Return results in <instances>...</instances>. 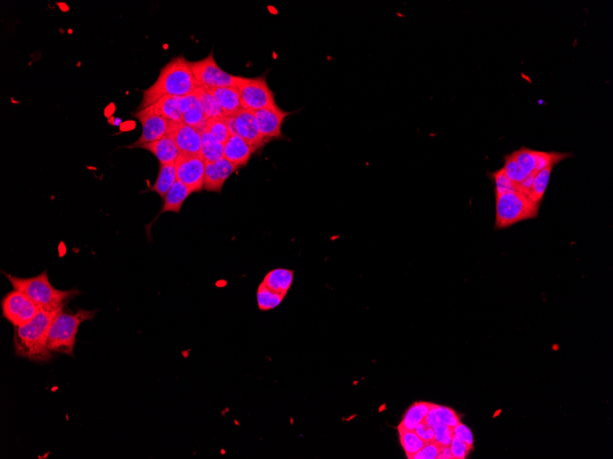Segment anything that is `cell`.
Wrapping results in <instances>:
<instances>
[{
    "label": "cell",
    "instance_id": "obj_38",
    "mask_svg": "<svg viewBox=\"0 0 613 459\" xmlns=\"http://www.w3.org/2000/svg\"><path fill=\"white\" fill-rule=\"evenodd\" d=\"M414 431L416 432V434L419 435L420 438L425 443L432 442L434 441V428H432L430 425H428L427 423L423 421L420 423L419 425L417 426Z\"/></svg>",
    "mask_w": 613,
    "mask_h": 459
},
{
    "label": "cell",
    "instance_id": "obj_2",
    "mask_svg": "<svg viewBox=\"0 0 613 459\" xmlns=\"http://www.w3.org/2000/svg\"><path fill=\"white\" fill-rule=\"evenodd\" d=\"M59 312L41 309L29 324L15 327L13 343L17 356L34 362L51 360L53 354L47 346V340L53 320Z\"/></svg>",
    "mask_w": 613,
    "mask_h": 459
},
{
    "label": "cell",
    "instance_id": "obj_24",
    "mask_svg": "<svg viewBox=\"0 0 613 459\" xmlns=\"http://www.w3.org/2000/svg\"><path fill=\"white\" fill-rule=\"evenodd\" d=\"M432 404H434L427 402H418L411 405L406 411L398 429L414 430L420 423L425 421L426 416L430 411Z\"/></svg>",
    "mask_w": 613,
    "mask_h": 459
},
{
    "label": "cell",
    "instance_id": "obj_8",
    "mask_svg": "<svg viewBox=\"0 0 613 459\" xmlns=\"http://www.w3.org/2000/svg\"><path fill=\"white\" fill-rule=\"evenodd\" d=\"M3 318L14 327L29 324L39 313L41 308L23 292L13 290L1 301Z\"/></svg>",
    "mask_w": 613,
    "mask_h": 459
},
{
    "label": "cell",
    "instance_id": "obj_33",
    "mask_svg": "<svg viewBox=\"0 0 613 459\" xmlns=\"http://www.w3.org/2000/svg\"><path fill=\"white\" fill-rule=\"evenodd\" d=\"M488 176L493 180L495 183V192H503L508 191H520L519 185L514 182H511L506 176L503 169L494 171V173L488 174Z\"/></svg>",
    "mask_w": 613,
    "mask_h": 459
},
{
    "label": "cell",
    "instance_id": "obj_3",
    "mask_svg": "<svg viewBox=\"0 0 613 459\" xmlns=\"http://www.w3.org/2000/svg\"><path fill=\"white\" fill-rule=\"evenodd\" d=\"M5 276L10 281L14 290L28 296L41 309L51 311V312L63 310L67 302L81 294L76 289L67 290V291L56 289L50 283L46 271L41 272L38 276L32 278L16 277L8 274H5Z\"/></svg>",
    "mask_w": 613,
    "mask_h": 459
},
{
    "label": "cell",
    "instance_id": "obj_25",
    "mask_svg": "<svg viewBox=\"0 0 613 459\" xmlns=\"http://www.w3.org/2000/svg\"><path fill=\"white\" fill-rule=\"evenodd\" d=\"M201 133V156L206 162H216L223 158L224 145L219 142L207 129Z\"/></svg>",
    "mask_w": 613,
    "mask_h": 459
},
{
    "label": "cell",
    "instance_id": "obj_6",
    "mask_svg": "<svg viewBox=\"0 0 613 459\" xmlns=\"http://www.w3.org/2000/svg\"><path fill=\"white\" fill-rule=\"evenodd\" d=\"M236 88L244 109L257 111L277 106L275 93L269 87L266 75L254 78L242 77Z\"/></svg>",
    "mask_w": 613,
    "mask_h": 459
},
{
    "label": "cell",
    "instance_id": "obj_26",
    "mask_svg": "<svg viewBox=\"0 0 613 459\" xmlns=\"http://www.w3.org/2000/svg\"><path fill=\"white\" fill-rule=\"evenodd\" d=\"M425 422L432 426L437 423H443L454 428L460 422V417L452 408L432 404L430 411L426 416Z\"/></svg>",
    "mask_w": 613,
    "mask_h": 459
},
{
    "label": "cell",
    "instance_id": "obj_11",
    "mask_svg": "<svg viewBox=\"0 0 613 459\" xmlns=\"http://www.w3.org/2000/svg\"><path fill=\"white\" fill-rule=\"evenodd\" d=\"M206 161L201 154L180 153L176 161L177 181L188 186L192 192L204 189Z\"/></svg>",
    "mask_w": 613,
    "mask_h": 459
},
{
    "label": "cell",
    "instance_id": "obj_19",
    "mask_svg": "<svg viewBox=\"0 0 613 459\" xmlns=\"http://www.w3.org/2000/svg\"><path fill=\"white\" fill-rule=\"evenodd\" d=\"M214 97L221 106L224 117H229L244 108L242 106L240 94L235 87L206 88Z\"/></svg>",
    "mask_w": 613,
    "mask_h": 459
},
{
    "label": "cell",
    "instance_id": "obj_7",
    "mask_svg": "<svg viewBox=\"0 0 613 459\" xmlns=\"http://www.w3.org/2000/svg\"><path fill=\"white\" fill-rule=\"evenodd\" d=\"M192 72L198 85L205 88L237 87L242 76L224 72L216 63L213 52L208 57L197 62H189Z\"/></svg>",
    "mask_w": 613,
    "mask_h": 459
},
{
    "label": "cell",
    "instance_id": "obj_9",
    "mask_svg": "<svg viewBox=\"0 0 613 459\" xmlns=\"http://www.w3.org/2000/svg\"><path fill=\"white\" fill-rule=\"evenodd\" d=\"M521 169L526 176H535L538 171L552 165H558L565 160L572 158L571 153L543 152L522 147L512 153Z\"/></svg>",
    "mask_w": 613,
    "mask_h": 459
},
{
    "label": "cell",
    "instance_id": "obj_4",
    "mask_svg": "<svg viewBox=\"0 0 613 459\" xmlns=\"http://www.w3.org/2000/svg\"><path fill=\"white\" fill-rule=\"evenodd\" d=\"M97 313V310L78 309L75 313L64 308L61 310L53 318L50 327L47 340L50 352L53 355L64 354L73 356L80 325L87 320L94 319Z\"/></svg>",
    "mask_w": 613,
    "mask_h": 459
},
{
    "label": "cell",
    "instance_id": "obj_39",
    "mask_svg": "<svg viewBox=\"0 0 613 459\" xmlns=\"http://www.w3.org/2000/svg\"><path fill=\"white\" fill-rule=\"evenodd\" d=\"M438 459H454L453 458L451 449H450V446H441L439 456H438Z\"/></svg>",
    "mask_w": 613,
    "mask_h": 459
},
{
    "label": "cell",
    "instance_id": "obj_13",
    "mask_svg": "<svg viewBox=\"0 0 613 459\" xmlns=\"http://www.w3.org/2000/svg\"><path fill=\"white\" fill-rule=\"evenodd\" d=\"M262 138L266 144L272 141L285 140L282 126L286 118L293 114L281 109L280 106L254 111Z\"/></svg>",
    "mask_w": 613,
    "mask_h": 459
},
{
    "label": "cell",
    "instance_id": "obj_10",
    "mask_svg": "<svg viewBox=\"0 0 613 459\" xmlns=\"http://www.w3.org/2000/svg\"><path fill=\"white\" fill-rule=\"evenodd\" d=\"M225 121L230 135H238L244 139L253 148L254 153L263 149L266 142L260 133L254 111L242 108L235 115L225 117Z\"/></svg>",
    "mask_w": 613,
    "mask_h": 459
},
{
    "label": "cell",
    "instance_id": "obj_18",
    "mask_svg": "<svg viewBox=\"0 0 613 459\" xmlns=\"http://www.w3.org/2000/svg\"><path fill=\"white\" fill-rule=\"evenodd\" d=\"M254 153L253 148L238 135H230L229 140L224 144L223 158L240 168L248 164L252 154Z\"/></svg>",
    "mask_w": 613,
    "mask_h": 459
},
{
    "label": "cell",
    "instance_id": "obj_1",
    "mask_svg": "<svg viewBox=\"0 0 613 459\" xmlns=\"http://www.w3.org/2000/svg\"><path fill=\"white\" fill-rule=\"evenodd\" d=\"M200 87L192 72L191 64L185 56L172 58L160 70L155 84L145 90L138 111L152 106L165 97H185L193 93Z\"/></svg>",
    "mask_w": 613,
    "mask_h": 459
},
{
    "label": "cell",
    "instance_id": "obj_37",
    "mask_svg": "<svg viewBox=\"0 0 613 459\" xmlns=\"http://www.w3.org/2000/svg\"><path fill=\"white\" fill-rule=\"evenodd\" d=\"M454 430V437L463 441L467 445L474 446V437L472 432L464 423H459L457 426L453 428Z\"/></svg>",
    "mask_w": 613,
    "mask_h": 459
},
{
    "label": "cell",
    "instance_id": "obj_20",
    "mask_svg": "<svg viewBox=\"0 0 613 459\" xmlns=\"http://www.w3.org/2000/svg\"><path fill=\"white\" fill-rule=\"evenodd\" d=\"M294 279V271L291 269L278 268L269 271L262 281L263 285L277 294L286 296Z\"/></svg>",
    "mask_w": 613,
    "mask_h": 459
},
{
    "label": "cell",
    "instance_id": "obj_35",
    "mask_svg": "<svg viewBox=\"0 0 613 459\" xmlns=\"http://www.w3.org/2000/svg\"><path fill=\"white\" fill-rule=\"evenodd\" d=\"M473 449L474 446L467 445V443H464L463 441L459 440L455 437L453 438L451 445H450V449H451L453 458H454V459L466 458Z\"/></svg>",
    "mask_w": 613,
    "mask_h": 459
},
{
    "label": "cell",
    "instance_id": "obj_21",
    "mask_svg": "<svg viewBox=\"0 0 613 459\" xmlns=\"http://www.w3.org/2000/svg\"><path fill=\"white\" fill-rule=\"evenodd\" d=\"M191 194H193V192L188 186L184 185L179 181H177L174 185L172 186L170 190L168 191L167 195H165L164 206H163L159 215L167 212H173L179 214L186 198Z\"/></svg>",
    "mask_w": 613,
    "mask_h": 459
},
{
    "label": "cell",
    "instance_id": "obj_36",
    "mask_svg": "<svg viewBox=\"0 0 613 459\" xmlns=\"http://www.w3.org/2000/svg\"><path fill=\"white\" fill-rule=\"evenodd\" d=\"M441 446L434 442H428L414 456L413 459H438Z\"/></svg>",
    "mask_w": 613,
    "mask_h": 459
},
{
    "label": "cell",
    "instance_id": "obj_5",
    "mask_svg": "<svg viewBox=\"0 0 613 459\" xmlns=\"http://www.w3.org/2000/svg\"><path fill=\"white\" fill-rule=\"evenodd\" d=\"M496 197V230L509 229L519 222L538 218L540 204L529 199L518 190L499 192Z\"/></svg>",
    "mask_w": 613,
    "mask_h": 459
},
{
    "label": "cell",
    "instance_id": "obj_16",
    "mask_svg": "<svg viewBox=\"0 0 613 459\" xmlns=\"http://www.w3.org/2000/svg\"><path fill=\"white\" fill-rule=\"evenodd\" d=\"M180 111L182 113L183 122L186 125L193 127L200 132L207 128L209 118L204 113L200 100L194 93L182 97Z\"/></svg>",
    "mask_w": 613,
    "mask_h": 459
},
{
    "label": "cell",
    "instance_id": "obj_14",
    "mask_svg": "<svg viewBox=\"0 0 613 459\" xmlns=\"http://www.w3.org/2000/svg\"><path fill=\"white\" fill-rule=\"evenodd\" d=\"M238 169H240L239 166L232 164L224 158L216 162H206L204 190L221 194L225 182Z\"/></svg>",
    "mask_w": 613,
    "mask_h": 459
},
{
    "label": "cell",
    "instance_id": "obj_32",
    "mask_svg": "<svg viewBox=\"0 0 613 459\" xmlns=\"http://www.w3.org/2000/svg\"><path fill=\"white\" fill-rule=\"evenodd\" d=\"M502 169L508 178L518 185L528 177L523 173L512 153L504 156V166Z\"/></svg>",
    "mask_w": 613,
    "mask_h": 459
},
{
    "label": "cell",
    "instance_id": "obj_31",
    "mask_svg": "<svg viewBox=\"0 0 613 459\" xmlns=\"http://www.w3.org/2000/svg\"><path fill=\"white\" fill-rule=\"evenodd\" d=\"M207 130L222 144L226 143L230 137L225 118H210L207 123Z\"/></svg>",
    "mask_w": 613,
    "mask_h": 459
},
{
    "label": "cell",
    "instance_id": "obj_23",
    "mask_svg": "<svg viewBox=\"0 0 613 459\" xmlns=\"http://www.w3.org/2000/svg\"><path fill=\"white\" fill-rule=\"evenodd\" d=\"M177 181L176 162L174 164H160L159 173L156 183L151 186L148 191L155 192L162 198H165Z\"/></svg>",
    "mask_w": 613,
    "mask_h": 459
},
{
    "label": "cell",
    "instance_id": "obj_15",
    "mask_svg": "<svg viewBox=\"0 0 613 459\" xmlns=\"http://www.w3.org/2000/svg\"><path fill=\"white\" fill-rule=\"evenodd\" d=\"M170 133L173 134L180 153L194 154V155L200 154L201 133L200 130L186 125L184 122H171Z\"/></svg>",
    "mask_w": 613,
    "mask_h": 459
},
{
    "label": "cell",
    "instance_id": "obj_27",
    "mask_svg": "<svg viewBox=\"0 0 613 459\" xmlns=\"http://www.w3.org/2000/svg\"><path fill=\"white\" fill-rule=\"evenodd\" d=\"M553 168H555V165L549 166V167L544 168L535 174L528 195V198L532 202L540 204V206L543 203L544 194H546L548 183L550 182Z\"/></svg>",
    "mask_w": 613,
    "mask_h": 459
},
{
    "label": "cell",
    "instance_id": "obj_28",
    "mask_svg": "<svg viewBox=\"0 0 613 459\" xmlns=\"http://www.w3.org/2000/svg\"><path fill=\"white\" fill-rule=\"evenodd\" d=\"M193 93L196 94L198 100H200L204 113L206 114L209 120L210 118H225L223 112H222L218 102L216 101L214 97L205 87H200V85Z\"/></svg>",
    "mask_w": 613,
    "mask_h": 459
},
{
    "label": "cell",
    "instance_id": "obj_29",
    "mask_svg": "<svg viewBox=\"0 0 613 459\" xmlns=\"http://www.w3.org/2000/svg\"><path fill=\"white\" fill-rule=\"evenodd\" d=\"M399 440L404 447L406 456L408 459H413L414 456L425 446V442L414 430L398 429Z\"/></svg>",
    "mask_w": 613,
    "mask_h": 459
},
{
    "label": "cell",
    "instance_id": "obj_34",
    "mask_svg": "<svg viewBox=\"0 0 613 459\" xmlns=\"http://www.w3.org/2000/svg\"><path fill=\"white\" fill-rule=\"evenodd\" d=\"M434 430V442L439 444L442 446H450L453 438H454V430L450 426L443 425V423H437L432 426Z\"/></svg>",
    "mask_w": 613,
    "mask_h": 459
},
{
    "label": "cell",
    "instance_id": "obj_17",
    "mask_svg": "<svg viewBox=\"0 0 613 459\" xmlns=\"http://www.w3.org/2000/svg\"><path fill=\"white\" fill-rule=\"evenodd\" d=\"M140 148L153 153L158 160L159 164H174L180 154L179 147L171 133H168L161 140L143 145Z\"/></svg>",
    "mask_w": 613,
    "mask_h": 459
},
{
    "label": "cell",
    "instance_id": "obj_12",
    "mask_svg": "<svg viewBox=\"0 0 613 459\" xmlns=\"http://www.w3.org/2000/svg\"><path fill=\"white\" fill-rule=\"evenodd\" d=\"M135 117L140 121L143 132L137 141L126 147L129 149L140 148L143 145L161 140L170 132L171 121L156 114L151 106L138 111Z\"/></svg>",
    "mask_w": 613,
    "mask_h": 459
},
{
    "label": "cell",
    "instance_id": "obj_30",
    "mask_svg": "<svg viewBox=\"0 0 613 459\" xmlns=\"http://www.w3.org/2000/svg\"><path fill=\"white\" fill-rule=\"evenodd\" d=\"M257 304H259V309L261 311H269L277 308L282 301L285 296L277 294L268 287L263 285L261 283L257 290Z\"/></svg>",
    "mask_w": 613,
    "mask_h": 459
},
{
    "label": "cell",
    "instance_id": "obj_22",
    "mask_svg": "<svg viewBox=\"0 0 613 459\" xmlns=\"http://www.w3.org/2000/svg\"><path fill=\"white\" fill-rule=\"evenodd\" d=\"M181 99L180 97H165L150 106L156 114L162 115L171 122L180 123L183 122L180 111Z\"/></svg>",
    "mask_w": 613,
    "mask_h": 459
}]
</instances>
